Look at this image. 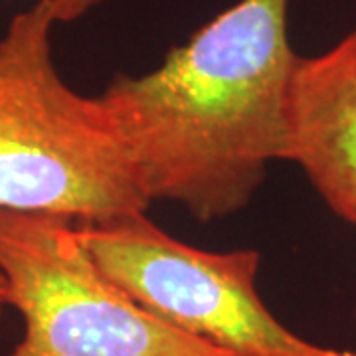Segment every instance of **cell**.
Returning a JSON list of instances; mask_svg holds the SVG:
<instances>
[{"label":"cell","mask_w":356,"mask_h":356,"mask_svg":"<svg viewBox=\"0 0 356 356\" xmlns=\"http://www.w3.org/2000/svg\"><path fill=\"white\" fill-rule=\"evenodd\" d=\"M332 216L356 228V30L299 56L289 91V153Z\"/></svg>","instance_id":"obj_5"},{"label":"cell","mask_w":356,"mask_h":356,"mask_svg":"<svg viewBox=\"0 0 356 356\" xmlns=\"http://www.w3.org/2000/svg\"><path fill=\"white\" fill-rule=\"evenodd\" d=\"M0 269L24 321L8 356H236L135 301L67 220L0 210Z\"/></svg>","instance_id":"obj_3"},{"label":"cell","mask_w":356,"mask_h":356,"mask_svg":"<svg viewBox=\"0 0 356 356\" xmlns=\"http://www.w3.org/2000/svg\"><path fill=\"white\" fill-rule=\"evenodd\" d=\"M50 0L10 18L0 36V210L102 224L151 200L99 95L65 81L54 58Z\"/></svg>","instance_id":"obj_2"},{"label":"cell","mask_w":356,"mask_h":356,"mask_svg":"<svg viewBox=\"0 0 356 356\" xmlns=\"http://www.w3.org/2000/svg\"><path fill=\"white\" fill-rule=\"evenodd\" d=\"M102 271L170 325L236 356H356L309 343L257 291L255 250L210 252L180 242L147 212L77 226Z\"/></svg>","instance_id":"obj_4"},{"label":"cell","mask_w":356,"mask_h":356,"mask_svg":"<svg viewBox=\"0 0 356 356\" xmlns=\"http://www.w3.org/2000/svg\"><path fill=\"white\" fill-rule=\"evenodd\" d=\"M291 0H238L163 64L115 76L99 93L149 200L196 222L234 216L289 153V91L299 54Z\"/></svg>","instance_id":"obj_1"},{"label":"cell","mask_w":356,"mask_h":356,"mask_svg":"<svg viewBox=\"0 0 356 356\" xmlns=\"http://www.w3.org/2000/svg\"><path fill=\"white\" fill-rule=\"evenodd\" d=\"M4 309H8V285H6V277L0 269V321H2Z\"/></svg>","instance_id":"obj_7"},{"label":"cell","mask_w":356,"mask_h":356,"mask_svg":"<svg viewBox=\"0 0 356 356\" xmlns=\"http://www.w3.org/2000/svg\"><path fill=\"white\" fill-rule=\"evenodd\" d=\"M58 22L60 24H70L76 22L79 18L88 16L93 8H97L103 0H50Z\"/></svg>","instance_id":"obj_6"},{"label":"cell","mask_w":356,"mask_h":356,"mask_svg":"<svg viewBox=\"0 0 356 356\" xmlns=\"http://www.w3.org/2000/svg\"><path fill=\"white\" fill-rule=\"evenodd\" d=\"M353 2H355V4H356V0H353Z\"/></svg>","instance_id":"obj_9"},{"label":"cell","mask_w":356,"mask_h":356,"mask_svg":"<svg viewBox=\"0 0 356 356\" xmlns=\"http://www.w3.org/2000/svg\"><path fill=\"white\" fill-rule=\"evenodd\" d=\"M355 321H356V307H355Z\"/></svg>","instance_id":"obj_8"}]
</instances>
